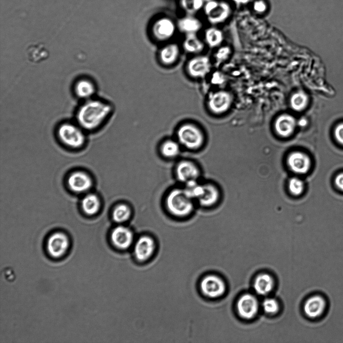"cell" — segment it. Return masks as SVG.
I'll return each mask as SVG.
<instances>
[{"instance_id": "6da1fadb", "label": "cell", "mask_w": 343, "mask_h": 343, "mask_svg": "<svg viewBox=\"0 0 343 343\" xmlns=\"http://www.w3.org/2000/svg\"><path fill=\"white\" fill-rule=\"evenodd\" d=\"M112 105L98 99H88L78 109L76 118L79 125L92 130L102 124L112 114Z\"/></svg>"}, {"instance_id": "7a4b0ae2", "label": "cell", "mask_w": 343, "mask_h": 343, "mask_svg": "<svg viewBox=\"0 0 343 343\" xmlns=\"http://www.w3.org/2000/svg\"><path fill=\"white\" fill-rule=\"evenodd\" d=\"M176 140L181 146L189 150L199 148L204 141V135L200 128L192 122H185L179 125L176 132Z\"/></svg>"}, {"instance_id": "3957f363", "label": "cell", "mask_w": 343, "mask_h": 343, "mask_svg": "<svg viewBox=\"0 0 343 343\" xmlns=\"http://www.w3.org/2000/svg\"><path fill=\"white\" fill-rule=\"evenodd\" d=\"M166 205L169 212L177 217H185L193 209V200L185 193L183 188H175L167 196Z\"/></svg>"}, {"instance_id": "277c9868", "label": "cell", "mask_w": 343, "mask_h": 343, "mask_svg": "<svg viewBox=\"0 0 343 343\" xmlns=\"http://www.w3.org/2000/svg\"><path fill=\"white\" fill-rule=\"evenodd\" d=\"M211 68L209 58L201 54L192 55L186 62L185 70L191 78L197 80L205 78Z\"/></svg>"}, {"instance_id": "5b68a950", "label": "cell", "mask_w": 343, "mask_h": 343, "mask_svg": "<svg viewBox=\"0 0 343 343\" xmlns=\"http://www.w3.org/2000/svg\"><path fill=\"white\" fill-rule=\"evenodd\" d=\"M58 134L64 143L72 147H79L84 142L85 137L82 131L71 123L61 124L59 127Z\"/></svg>"}, {"instance_id": "8992f818", "label": "cell", "mask_w": 343, "mask_h": 343, "mask_svg": "<svg viewBox=\"0 0 343 343\" xmlns=\"http://www.w3.org/2000/svg\"><path fill=\"white\" fill-rule=\"evenodd\" d=\"M69 239L65 234L57 232L49 237L46 244V249L50 257L58 259L66 254L69 249Z\"/></svg>"}, {"instance_id": "52a82bcc", "label": "cell", "mask_w": 343, "mask_h": 343, "mask_svg": "<svg viewBox=\"0 0 343 343\" xmlns=\"http://www.w3.org/2000/svg\"><path fill=\"white\" fill-rule=\"evenodd\" d=\"M202 292L210 298H216L221 296L225 292L224 282L215 275H208L204 277L200 283Z\"/></svg>"}, {"instance_id": "ba28073f", "label": "cell", "mask_w": 343, "mask_h": 343, "mask_svg": "<svg viewBox=\"0 0 343 343\" xmlns=\"http://www.w3.org/2000/svg\"><path fill=\"white\" fill-rule=\"evenodd\" d=\"M175 26L172 21L163 18L157 21L154 25L152 33L153 38L158 42L165 43L174 36Z\"/></svg>"}, {"instance_id": "9c48e42d", "label": "cell", "mask_w": 343, "mask_h": 343, "mask_svg": "<svg viewBox=\"0 0 343 343\" xmlns=\"http://www.w3.org/2000/svg\"><path fill=\"white\" fill-rule=\"evenodd\" d=\"M181 49L176 43L168 42L162 45L158 52V58L160 63L166 67L172 66L178 61Z\"/></svg>"}, {"instance_id": "30bf717a", "label": "cell", "mask_w": 343, "mask_h": 343, "mask_svg": "<svg viewBox=\"0 0 343 343\" xmlns=\"http://www.w3.org/2000/svg\"><path fill=\"white\" fill-rule=\"evenodd\" d=\"M231 101V96L227 92L217 91L209 94L207 105L210 111L219 114L224 112L228 108Z\"/></svg>"}, {"instance_id": "8fae6325", "label": "cell", "mask_w": 343, "mask_h": 343, "mask_svg": "<svg viewBox=\"0 0 343 343\" xmlns=\"http://www.w3.org/2000/svg\"><path fill=\"white\" fill-rule=\"evenodd\" d=\"M177 178L184 184L194 180H197L200 171L197 165L193 162L182 160L179 162L176 168Z\"/></svg>"}, {"instance_id": "7c38bea8", "label": "cell", "mask_w": 343, "mask_h": 343, "mask_svg": "<svg viewBox=\"0 0 343 343\" xmlns=\"http://www.w3.org/2000/svg\"><path fill=\"white\" fill-rule=\"evenodd\" d=\"M111 241L113 245L120 249L129 248L133 242L134 234L132 230L124 225H119L112 231Z\"/></svg>"}, {"instance_id": "4fadbf2b", "label": "cell", "mask_w": 343, "mask_h": 343, "mask_svg": "<svg viewBox=\"0 0 343 343\" xmlns=\"http://www.w3.org/2000/svg\"><path fill=\"white\" fill-rule=\"evenodd\" d=\"M237 309L239 314L243 318L251 319L254 317L258 310L257 298L250 294L243 295L238 300Z\"/></svg>"}, {"instance_id": "5bb4252c", "label": "cell", "mask_w": 343, "mask_h": 343, "mask_svg": "<svg viewBox=\"0 0 343 343\" xmlns=\"http://www.w3.org/2000/svg\"><path fill=\"white\" fill-rule=\"evenodd\" d=\"M155 249V243L150 237L143 236L136 242L134 247V254L136 258L141 261L148 259Z\"/></svg>"}, {"instance_id": "9a60e30c", "label": "cell", "mask_w": 343, "mask_h": 343, "mask_svg": "<svg viewBox=\"0 0 343 343\" xmlns=\"http://www.w3.org/2000/svg\"><path fill=\"white\" fill-rule=\"evenodd\" d=\"M287 163L291 170L298 174L307 172L311 165L309 157L300 152H295L289 155Z\"/></svg>"}, {"instance_id": "2e32d148", "label": "cell", "mask_w": 343, "mask_h": 343, "mask_svg": "<svg viewBox=\"0 0 343 343\" xmlns=\"http://www.w3.org/2000/svg\"><path fill=\"white\" fill-rule=\"evenodd\" d=\"M68 183L70 188L76 192H83L88 190L92 185V181L86 173L76 172L70 175Z\"/></svg>"}, {"instance_id": "e0dca14e", "label": "cell", "mask_w": 343, "mask_h": 343, "mask_svg": "<svg viewBox=\"0 0 343 343\" xmlns=\"http://www.w3.org/2000/svg\"><path fill=\"white\" fill-rule=\"evenodd\" d=\"M326 306L324 299L319 295L311 297L305 302L304 310L305 314L310 318H316L323 312Z\"/></svg>"}, {"instance_id": "ac0fdd59", "label": "cell", "mask_w": 343, "mask_h": 343, "mask_svg": "<svg viewBox=\"0 0 343 343\" xmlns=\"http://www.w3.org/2000/svg\"><path fill=\"white\" fill-rule=\"evenodd\" d=\"M296 126L295 119L288 114H283L278 117L275 124L277 133L284 137L291 135L294 131Z\"/></svg>"}, {"instance_id": "d6986e66", "label": "cell", "mask_w": 343, "mask_h": 343, "mask_svg": "<svg viewBox=\"0 0 343 343\" xmlns=\"http://www.w3.org/2000/svg\"><path fill=\"white\" fill-rule=\"evenodd\" d=\"M74 91L77 97L87 100L91 98L93 95L96 88L91 80L88 78H81L76 82Z\"/></svg>"}, {"instance_id": "ffe728a7", "label": "cell", "mask_w": 343, "mask_h": 343, "mask_svg": "<svg viewBox=\"0 0 343 343\" xmlns=\"http://www.w3.org/2000/svg\"><path fill=\"white\" fill-rule=\"evenodd\" d=\"M204 47V42L196 34L186 35L182 45L183 50L191 55L201 54Z\"/></svg>"}, {"instance_id": "44dd1931", "label": "cell", "mask_w": 343, "mask_h": 343, "mask_svg": "<svg viewBox=\"0 0 343 343\" xmlns=\"http://www.w3.org/2000/svg\"><path fill=\"white\" fill-rule=\"evenodd\" d=\"M273 286V278L267 274H260L257 276L254 284L255 291L261 295L269 293L272 290Z\"/></svg>"}, {"instance_id": "7402d4cb", "label": "cell", "mask_w": 343, "mask_h": 343, "mask_svg": "<svg viewBox=\"0 0 343 343\" xmlns=\"http://www.w3.org/2000/svg\"><path fill=\"white\" fill-rule=\"evenodd\" d=\"M219 193L216 188L211 184H204V190L202 195L197 200L203 206H210L217 201Z\"/></svg>"}, {"instance_id": "603a6c76", "label": "cell", "mask_w": 343, "mask_h": 343, "mask_svg": "<svg viewBox=\"0 0 343 343\" xmlns=\"http://www.w3.org/2000/svg\"><path fill=\"white\" fill-rule=\"evenodd\" d=\"M27 55L30 61L38 63L45 60L48 53L43 45L35 44L28 47Z\"/></svg>"}, {"instance_id": "cb8c5ba5", "label": "cell", "mask_w": 343, "mask_h": 343, "mask_svg": "<svg viewBox=\"0 0 343 343\" xmlns=\"http://www.w3.org/2000/svg\"><path fill=\"white\" fill-rule=\"evenodd\" d=\"M180 144L177 140H166L162 143L161 146V154L166 158L176 157L180 152Z\"/></svg>"}, {"instance_id": "d4e9b609", "label": "cell", "mask_w": 343, "mask_h": 343, "mask_svg": "<svg viewBox=\"0 0 343 343\" xmlns=\"http://www.w3.org/2000/svg\"><path fill=\"white\" fill-rule=\"evenodd\" d=\"M81 204L83 211L89 215L96 213L100 207V201L98 197L93 194L86 195L83 198Z\"/></svg>"}, {"instance_id": "484cf974", "label": "cell", "mask_w": 343, "mask_h": 343, "mask_svg": "<svg viewBox=\"0 0 343 343\" xmlns=\"http://www.w3.org/2000/svg\"><path fill=\"white\" fill-rule=\"evenodd\" d=\"M132 211L130 207L126 204L121 203L117 205L112 211V218L118 223L128 221L131 217Z\"/></svg>"}, {"instance_id": "4316f807", "label": "cell", "mask_w": 343, "mask_h": 343, "mask_svg": "<svg viewBox=\"0 0 343 343\" xmlns=\"http://www.w3.org/2000/svg\"><path fill=\"white\" fill-rule=\"evenodd\" d=\"M179 27L182 32L188 35L195 34L200 29L201 25L197 20L187 18L180 22Z\"/></svg>"}, {"instance_id": "83f0119b", "label": "cell", "mask_w": 343, "mask_h": 343, "mask_svg": "<svg viewBox=\"0 0 343 343\" xmlns=\"http://www.w3.org/2000/svg\"><path fill=\"white\" fill-rule=\"evenodd\" d=\"M308 103V97L302 91H298L292 95L290 99V104L292 108L296 111L303 110Z\"/></svg>"}, {"instance_id": "f1b7e54d", "label": "cell", "mask_w": 343, "mask_h": 343, "mask_svg": "<svg viewBox=\"0 0 343 343\" xmlns=\"http://www.w3.org/2000/svg\"><path fill=\"white\" fill-rule=\"evenodd\" d=\"M205 42L210 47H215L221 44L223 36L222 33L215 28L208 29L205 33Z\"/></svg>"}, {"instance_id": "f546056e", "label": "cell", "mask_w": 343, "mask_h": 343, "mask_svg": "<svg viewBox=\"0 0 343 343\" xmlns=\"http://www.w3.org/2000/svg\"><path fill=\"white\" fill-rule=\"evenodd\" d=\"M289 189L294 195L300 194L304 189V183L300 179L296 177L291 178L289 182Z\"/></svg>"}, {"instance_id": "4dcf8cb0", "label": "cell", "mask_w": 343, "mask_h": 343, "mask_svg": "<svg viewBox=\"0 0 343 343\" xmlns=\"http://www.w3.org/2000/svg\"><path fill=\"white\" fill-rule=\"evenodd\" d=\"M263 308L264 311L269 314H274L279 308L278 303L273 298H266L263 302Z\"/></svg>"}, {"instance_id": "1f68e13d", "label": "cell", "mask_w": 343, "mask_h": 343, "mask_svg": "<svg viewBox=\"0 0 343 343\" xmlns=\"http://www.w3.org/2000/svg\"><path fill=\"white\" fill-rule=\"evenodd\" d=\"M230 54V49L227 47H222L218 49L215 54V59L217 63H220L228 57Z\"/></svg>"}, {"instance_id": "d6a6232c", "label": "cell", "mask_w": 343, "mask_h": 343, "mask_svg": "<svg viewBox=\"0 0 343 343\" xmlns=\"http://www.w3.org/2000/svg\"><path fill=\"white\" fill-rule=\"evenodd\" d=\"M334 135L337 141L343 145V122L339 123L335 126Z\"/></svg>"}, {"instance_id": "836d02e7", "label": "cell", "mask_w": 343, "mask_h": 343, "mask_svg": "<svg viewBox=\"0 0 343 343\" xmlns=\"http://www.w3.org/2000/svg\"><path fill=\"white\" fill-rule=\"evenodd\" d=\"M334 181L337 187L343 191V173L338 174L336 176Z\"/></svg>"}, {"instance_id": "e575fe53", "label": "cell", "mask_w": 343, "mask_h": 343, "mask_svg": "<svg viewBox=\"0 0 343 343\" xmlns=\"http://www.w3.org/2000/svg\"><path fill=\"white\" fill-rule=\"evenodd\" d=\"M265 8V6L262 2H257L255 5V9L258 11H263Z\"/></svg>"}, {"instance_id": "d590c367", "label": "cell", "mask_w": 343, "mask_h": 343, "mask_svg": "<svg viewBox=\"0 0 343 343\" xmlns=\"http://www.w3.org/2000/svg\"><path fill=\"white\" fill-rule=\"evenodd\" d=\"M202 5V0H194L193 6L195 9H199Z\"/></svg>"}, {"instance_id": "8d00e7d4", "label": "cell", "mask_w": 343, "mask_h": 343, "mask_svg": "<svg viewBox=\"0 0 343 343\" xmlns=\"http://www.w3.org/2000/svg\"><path fill=\"white\" fill-rule=\"evenodd\" d=\"M306 124V122L305 120H301L299 122V125L301 126H303Z\"/></svg>"}]
</instances>
